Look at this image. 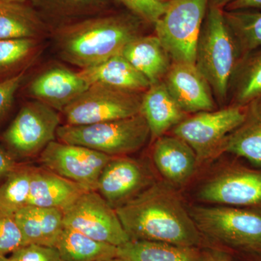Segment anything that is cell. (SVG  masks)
<instances>
[{"label":"cell","instance_id":"1","mask_svg":"<svg viewBox=\"0 0 261 261\" xmlns=\"http://www.w3.org/2000/svg\"><path fill=\"white\" fill-rule=\"evenodd\" d=\"M116 211L130 240L190 247L200 245V231L191 215L165 184L152 183Z\"/></svg>","mask_w":261,"mask_h":261},{"label":"cell","instance_id":"2","mask_svg":"<svg viewBox=\"0 0 261 261\" xmlns=\"http://www.w3.org/2000/svg\"><path fill=\"white\" fill-rule=\"evenodd\" d=\"M140 18L132 13L99 14L57 28L55 43L62 59L89 68L121 53L132 39L142 35Z\"/></svg>","mask_w":261,"mask_h":261},{"label":"cell","instance_id":"3","mask_svg":"<svg viewBox=\"0 0 261 261\" xmlns=\"http://www.w3.org/2000/svg\"><path fill=\"white\" fill-rule=\"evenodd\" d=\"M240 57L224 10L209 6L196 43L195 65L219 102L228 99L230 82Z\"/></svg>","mask_w":261,"mask_h":261},{"label":"cell","instance_id":"4","mask_svg":"<svg viewBox=\"0 0 261 261\" xmlns=\"http://www.w3.org/2000/svg\"><path fill=\"white\" fill-rule=\"evenodd\" d=\"M57 137L60 142L84 146L111 157L134 153L151 139L148 124L141 113L94 124H63L58 128Z\"/></svg>","mask_w":261,"mask_h":261},{"label":"cell","instance_id":"5","mask_svg":"<svg viewBox=\"0 0 261 261\" xmlns=\"http://www.w3.org/2000/svg\"><path fill=\"white\" fill-rule=\"evenodd\" d=\"M200 232L228 246L261 251V214L233 207H192Z\"/></svg>","mask_w":261,"mask_h":261},{"label":"cell","instance_id":"6","mask_svg":"<svg viewBox=\"0 0 261 261\" xmlns=\"http://www.w3.org/2000/svg\"><path fill=\"white\" fill-rule=\"evenodd\" d=\"M208 7L209 0H170L154 27L173 62L195 64L196 43Z\"/></svg>","mask_w":261,"mask_h":261},{"label":"cell","instance_id":"7","mask_svg":"<svg viewBox=\"0 0 261 261\" xmlns=\"http://www.w3.org/2000/svg\"><path fill=\"white\" fill-rule=\"evenodd\" d=\"M143 94L102 84H90L62 111L64 124H94L135 116L140 113Z\"/></svg>","mask_w":261,"mask_h":261},{"label":"cell","instance_id":"8","mask_svg":"<svg viewBox=\"0 0 261 261\" xmlns=\"http://www.w3.org/2000/svg\"><path fill=\"white\" fill-rule=\"evenodd\" d=\"M61 117L56 110L34 100L24 105L3 134L10 152L19 158L40 154L56 140Z\"/></svg>","mask_w":261,"mask_h":261},{"label":"cell","instance_id":"9","mask_svg":"<svg viewBox=\"0 0 261 261\" xmlns=\"http://www.w3.org/2000/svg\"><path fill=\"white\" fill-rule=\"evenodd\" d=\"M245 117V107L230 105L219 111L187 117L172 132L192 147L197 161H202L220 152L228 136L243 123Z\"/></svg>","mask_w":261,"mask_h":261},{"label":"cell","instance_id":"10","mask_svg":"<svg viewBox=\"0 0 261 261\" xmlns=\"http://www.w3.org/2000/svg\"><path fill=\"white\" fill-rule=\"evenodd\" d=\"M63 212V224L90 238L119 247L129 242L116 209L96 191L81 196Z\"/></svg>","mask_w":261,"mask_h":261},{"label":"cell","instance_id":"11","mask_svg":"<svg viewBox=\"0 0 261 261\" xmlns=\"http://www.w3.org/2000/svg\"><path fill=\"white\" fill-rule=\"evenodd\" d=\"M112 158L84 146L56 140L39 154L43 167L89 191H96L101 173Z\"/></svg>","mask_w":261,"mask_h":261},{"label":"cell","instance_id":"12","mask_svg":"<svg viewBox=\"0 0 261 261\" xmlns=\"http://www.w3.org/2000/svg\"><path fill=\"white\" fill-rule=\"evenodd\" d=\"M147 169L128 156L113 157L98 180L97 192L114 209L124 205L152 185Z\"/></svg>","mask_w":261,"mask_h":261},{"label":"cell","instance_id":"13","mask_svg":"<svg viewBox=\"0 0 261 261\" xmlns=\"http://www.w3.org/2000/svg\"><path fill=\"white\" fill-rule=\"evenodd\" d=\"M199 198L205 202L231 206L261 203V172L229 170L211 178L200 189Z\"/></svg>","mask_w":261,"mask_h":261},{"label":"cell","instance_id":"14","mask_svg":"<svg viewBox=\"0 0 261 261\" xmlns=\"http://www.w3.org/2000/svg\"><path fill=\"white\" fill-rule=\"evenodd\" d=\"M89 86L79 72L56 64L43 70L33 79L28 87V93L34 100L61 113Z\"/></svg>","mask_w":261,"mask_h":261},{"label":"cell","instance_id":"15","mask_svg":"<svg viewBox=\"0 0 261 261\" xmlns=\"http://www.w3.org/2000/svg\"><path fill=\"white\" fill-rule=\"evenodd\" d=\"M163 82L187 114L216 110L210 84L195 64L173 62Z\"/></svg>","mask_w":261,"mask_h":261},{"label":"cell","instance_id":"16","mask_svg":"<svg viewBox=\"0 0 261 261\" xmlns=\"http://www.w3.org/2000/svg\"><path fill=\"white\" fill-rule=\"evenodd\" d=\"M88 191L47 168L32 167L28 205L63 211Z\"/></svg>","mask_w":261,"mask_h":261},{"label":"cell","instance_id":"17","mask_svg":"<svg viewBox=\"0 0 261 261\" xmlns=\"http://www.w3.org/2000/svg\"><path fill=\"white\" fill-rule=\"evenodd\" d=\"M140 113L150 130L151 140L155 141L177 126L188 114L178 106L164 82L152 84L144 92Z\"/></svg>","mask_w":261,"mask_h":261},{"label":"cell","instance_id":"18","mask_svg":"<svg viewBox=\"0 0 261 261\" xmlns=\"http://www.w3.org/2000/svg\"><path fill=\"white\" fill-rule=\"evenodd\" d=\"M121 54L149 81L150 85L163 82L172 65L169 53L156 35L130 40Z\"/></svg>","mask_w":261,"mask_h":261},{"label":"cell","instance_id":"19","mask_svg":"<svg viewBox=\"0 0 261 261\" xmlns=\"http://www.w3.org/2000/svg\"><path fill=\"white\" fill-rule=\"evenodd\" d=\"M152 157L159 172L171 183H185L193 174L197 159L195 151L176 136L154 141Z\"/></svg>","mask_w":261,"mask_h":261},{"label":"cell","instance_id":"20","mask_svg":"<svg viewBox=\"0 0 261 261\" xmlns=\"http://www.w3.org/2000/svg\"><path fill=\"white\" fill-rule=\"evenodd\" d=\"M14 216L25 245L34 244L55 247L64 227L63 212L59 209L28 205Z\"/></svg>","mask_w":261,"mask_h":261},{"label":"cell","instance_id":"21","mask_svg":"<svg viewBox=\"0 0 261 261\" xmlns=\"http://www.w3.org/2000/svg\"><path fill=\"white\" fill-rule=\"evenodd\" d=\"M89 84H102L114 88L144 93L150 87L149 81L121 53L99 64L79 71Z\"/></svg>","mask_w":261,"mask_h":261},{"label":"cell","instance_id":"22","mask_svg":"<svg viewBox=\"0 0 261 261\" xmlns=\"http://www.w3.org/2000/svg\"><path fill=\"white\" fill-rule=\"evenodd\" d=\"M245 107V119L228 136L220 152H231L261 167V97Z\"/></svg>","mask_w":261,"mask_h":261},{"label":"cell","instance_id":"23","mask_svg":"<svg viewBox=\"0 0 261 261\" xmlns=\"http://www.w3.org/2000/svg\"><path fill=\"white\" fill-rule=\"evenodd\" d=\"M47 29L45 22L32 7L0 0V40L38 39Z\"/></svg>","mask_w":261,"mask_h":261},{"label":"cell","instance_id":"24","mask_svg":"<svg viewBox=\"0 0 261 261\" xmlns=\"http://www.w3.org/2000/svg\"><path fill=\"white\" fill-rule=\"evenodd\" d=\"M261 97V47L240 57L229 84L228 99L245 107Z\"/></svg>","mask_w":261,"mask_h":261},{"label":"cell","instance_id":"25","mask_svg":"<svg viewBox=\"0 0 261 261\" xmlns=\"http://www.w3.org/2000/svg\"><path fill=\"white\" fill-rule=\"evenodd\" d=\"M55 247L62 261H108L118 257V247L97 241L66 226Z\"/></svg>","mask_w":261,"mask_h":261},{"label":"cell","instance_id":"26","mask_svg":"<svg viewBox=\"0 0 261 261\" xmlns=\"http://www.w3.org/2000/svg\"><path fill=\"white\" fill-rule=\"evenodd\" d=\"M118 257L130 261H201L196 247L178 246L161 242L130 240L118 247Z\"/></svg>","mask_w":261,"mask_h":261},{"label":"cell","instance_id":"27","mask_svg":"<svg viewBox=\"0 0 261 261\" xmlns=\"http://www.w3.org/2000/svg\"><path fill=\"white\" fill-rule=\"evenodd\" d=\"M39 15L65 21H76L102 14L111 0H31ZM64 23V24H65Z\"/></svg>","mask_w":261,"mask_h":261},{"label":"cell","instance_id":"28","mask_svg":"<svg viewBox=\"0 0 261 261\" xmlns=\"http://www.w3.org/2000/svg\"><path fill=\"white\" fill-rule=\"evenodd\" d=\"M241 56L261 47V12L257 10H224Z\"/></svg>","mask_w":261,"mask_h":261},{"label":"cell","instance_id":"29","mask_svg":"<svg viewBox=\"0 0 261 261\" xmlns=\"http://www.w3.org/2000/svg\"><path fill=\"white\" fill-rule=\"evenodd\" d=\"M32 167L20 166L0 185V211L15 215L28 205Z\"/></svg>","mask_w":261,"mask_h":261},{"label":"cell","instance_id":"30","mask_svg":"<svg viewBox=\"0 0 261 261\" xmlns=\"http://www.w3.org/2000/svg\"><path fill=\"white\" fill-rule=\"evenodd\" d=\"M38 39L0 40V80L10 77L32 58L38 47Z\"/></svg>","mask_w":261,"mask_h":261},{"label":"cell","instance_id":"31","mask_svg":"<svg viewBox=\"0 0 261 261\" xmlns=\"http://www.w3.org/2000/svg\"><path fill=\"white\" fill-rule=\"evenodd\" d=\"M144 23L154 25L163 16L170 0H116Z\"/></svg>","mask_w":261,"mask_h":261},{"label":"cell","instance_id":"32","mask_svg":"<svg viewBox=\"0 0 261 261\" xmlns=\"http://www.w3.org/2000/svg\"><path fill=\"white\" fill-rule=\"evenodd\" d=\"M25 245L14 215L0 211V257L11 255Z\"/></svg>","mask_w":261,"mask_h":261},{"label":"cell","instance_id":"33","mask_svg":"<svg viewBox=\"0 0 261 261\" xmlns=\"http://www.w3.org/2000/svg\"><path fill=\"white\" fill-rule=\"evenodd\" d=\"M10 257L13 261H62L56 247L34 244L20 247Z\"/></svg>","mask_w":261,"mask_h":261},{"label":"cell","instance_id":"34","mask_svg":"<svg viewBox=\"0 0 261 261\" xmlns=\"http://www.w3.org/2000/svg\"><path fill=\"white\" fill-rule=\"evenodd\" d=\"M25 76V70L0 80V122L4 119L14 102L15 95Z\"/></svg>","mask_w":261,"mask_h":261},{"label":"cell","instance_id":"35","mask_svg":"<svg viewBox=\"0 0 261 261\" xmlns=\"http://www.w3.org/2000/svg\"><path fill=\"white\" fill-rule=\"evenodd\" d=\"M18 166L14 155L0 147V185Z\"/></svg>","mask_w":261,"mask_h":261},{"label":"cell","instance_id":"36","mask_svg":"<svg viewBox=\"0 0 261 261\" xmlns=\"http://www.w3.org/2000/svg\"><path fill=\"white\" fill-rule=\"evenodd\" d=\"M261 10V0H235L224 10Z\"/></svg>","mask_w":261,"mask_h":261},{"label":"cell","instance_id":"37","mask_svg":"<svg viewBox=\"0 0 261 261\" xmlns=\"http://www.w3.org/2000/svg\"><path fill=\"white\" fill-rule=\"evenodd\" d=\"M201 261H231V258L227 253L221 250H209L202 254Z\"/></svg>","mask_w":261,"mask_h":261},{"label":"cell","instance_id":"38","mask_svg":"<svg viewBox=\"0 0 261 261\" xmlns=\"http://www.w3.org/2000/svg\"><path fill=\"white\" fill-rule=\"evenodd\" d=\"M233 1L235 0H209V6H214L224 10L228 5Z\"/></svg>","mask_w":261,"mask_h":261},{"label":"cell","instance_id":"39","mask_svg":"<svg viewBox=\"0 0 261 261\" xmlns=\"http://www.w3.org/2000/svg\"><path fill=\"white\" fill-rule=\"evenodd\" d=\"M2 1L10 2V3H25V2L27 1V0H2Z\"/></svg>","mask_w":261,"mask_h":261},{"label":"cell","instance_id":"40","mask_svg":"<svg viewBox=\"0 0 261 261\" xmlns=\"http://www.w3.org/2000/svg\"><path fill=\"white\" fill-rule=\"evenodd\" d=\"M108 261H130L128 260H126V259L122 258V257H116L114 258L111 259V260Z\"/></svg>","mask_w":261,"mask_h":261},{"label":"cell","instance_id":"41","mask_svg":"<svg viewBox=\"0 0 261 261\" xmlns=\"http://www.w3.org/2000/svg\"><path fill=\"white\" fill-rule=\"evenodd\" d=\"M0 261H13V260L10 257L2 256L0 257Z\"/></svg>","mask_w":261,"mask_h":261}]
</instances>
